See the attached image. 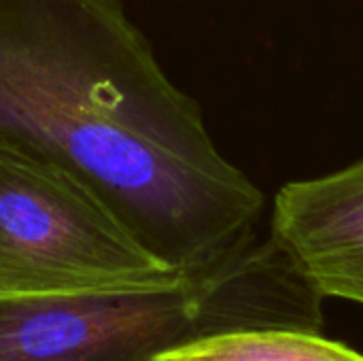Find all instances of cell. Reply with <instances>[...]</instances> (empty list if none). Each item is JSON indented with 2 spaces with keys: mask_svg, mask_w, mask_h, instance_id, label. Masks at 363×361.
Masks as SVG:
<instances>
[{
  "mask_svg": "<svg viewBox=\"0 0 363 361\" xmlns=\"http://www.w3.org/2000/svg\"><path fill=\"white\" fill-rule=\"evenodd\" d=\"M323 300L272 234H255L170 285L0 300V361H155L236 332H319Z\"/></svg>",
  "mask_w": 363,
  "mask_h": 361,
  "instance_id": "2",
  "label": "cell"
},
{
  "mask_svg": "<svg viewBox=\"0 0 363 361\" xmlns=\"http://www.w3.org/2000/svg\"><path fill=\"white\" fill-rule=\"evenodd\" d=\"M181 277L79 179L0 138V300L149 289Z\"/></svg>",
  "mask_w": 363,
  "mask_h": 361,
  "instance_id": "3",
  "label": "cell"
},
{
  "mask_svg": "<svg viewBox=\"0 0 363 361\" xmlns=\"http://www.w3.org/2000/svg\"><path fill=\"white\" fill-rule=\"evenodd\" d=\"M0 138L79 179L174 272L257 234L264 191L119 0H0Z\"/></svg>",
  "mask_w": 363,
  "mask_h": 361,
  "instance_id": "1",
  "label": "cell"
},
{
  "mask_svg": "<svg viewBox=\"0 0 363 361\" xmlns=\"http://www.w3.org/2000/svg\"><path fill=\"white\" fill-rule=\"evenodd\" d=\"M270 234L325 298L363 304V160L283 185Z\"/></svg>",
  "mask_w": 363,
  "mask_h": 361,
  "instance_id": "4",
  "label": "cell"
},
{
  "mask_svg": "<svg viewBox=\"0 0 363 361\" xmlns=\"http://www.w3.org/2000/svg\"><path fill=\"white\" fill-rule=\"evenodd\" d=\"M155 361H363V353L308 330H253L208 338Z\"/></svg>",
  "mask_w": 363,
  "mask_h": 361,
  "instance_id": "5",
  "label": "cell"
}]
</instances>
